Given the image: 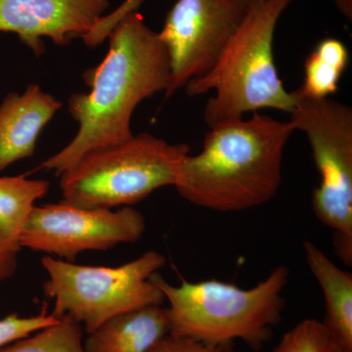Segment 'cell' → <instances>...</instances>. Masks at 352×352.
Masks as SVG:
<instances>
[{"label": "cell", "mask_w": 352, "mask_h": 352, "mask_svg": "<svg viewBox=\"0 0 352 352\" xmlns=\"http://www.w3.org/2000/svg\"><path fill=\"white\" fill-rule=\"evenodd\" d=\"M108 38L107 55L83 74L89 92L69 98V113L78 124L75 138L39 170L60 176L87 153L129 140L136 107L170 87L168 51L138 11L122 18Z\"/></svg>", "instance_id": "6da1fadb"}, {"label": "cell", "mask_w": 352, "mask_h": 352, "mask_svg": "<svg viewBox=\"0 0 352 352\" xmlns=\"http://www.w3.org/2000/svg\"><path fill=\"white\" fill-rule=\"evenodd\" d=\"M203 149L187 155L175 185L184 200L220 212L259 207L276 196L285 147L296 131L254 112L250 119L224 120L210 127Z\"/></svg>", "instance_id": "7a4b0ae2"}, {"label": "cell", "mask_w": 352, "mask_h": 352, "mask_svg": "<svg viewBox=\"0 0 352 352\" xmlns=\"http://www.w3.org/2000/svg\"><path fill=\"white\" fill-rule=\"evenodd\" d=\"M288 266H276L263 281L250 289L206 280L173 286L159 271L151 281L163 292L168 335L214 344L242 340L258 349L272 336L285 308Z\"/></svg>", "instance_id": "3957f363"}, {"label": "cell", "mask_w": 352, "mask_h": 352, "mask_svg": "<svg viewBox=\"0 0 352 352\" xmlns=\"http://www.w3.org/2000/svg\"><path fill=\"white\" fill-rule=\"evenodd\" d=\"M292 1L256 0L212 71L187 83L189 96L214 90L204 111L210 129L261 109L293 110L295 94L284 87L273 56L278 22Z\"/></svg>", "instance_id": "277c9868"}, {"label": "cell", "mask_w": 352, "mask_h": 352, "mask_svg": "<svg viewBox=\"0 0 352 352\" xmlns=\"http://www.w3.org/2000/svg\"><path fill=\"white\" fill-rule=\"evenodd\" d=\"M186 144L139 133L122 144L87 153L60 175L63 201L85 208L131 207L175 186Z\"/></svg>", "instance_id": "5b68a950"}, {"label": "cell", "mask_w": 352, "mask_h": 352, "mask_svg": "<svg viewBox=\"0 0 352 352\" xmlns=\"http://www.w3.org/2000/svg\"><path fill=\"white\" fill-rule=\"evenodd\" d=\"M166 256L148 251L117 266L78 265L44 256L48 279L43 295L54 302L56 318L69 315L83 324L87 333L117 315L150 305H163L164 296L151 276L166 264Z\"/></svg>", "instance_id": "8992f818"}, {"label": "cell", "mask_w": 352, "mask_h": 352, "mask_svg": "<svg viewBox=\"0 0 352 352\" xmlns=\"http://www.w3.org/2000/svg\"><path fill=\"white\" fill-rule=\"evenodd\" d=\"M296 96L291 113L296 131L307 134L320 184L312 208L333 232V247L342 263L352 264V109L331 98Z\"/></svg>", "instance_id": "52a82bcc"}, {"label": "cell", "mask_w": 352, "mask_h": 352, "mask_svg": "<svg viewBox=\"0 0 352 352\" xmlns=\"http://www.w3.org/2000/svg\"><path fill=\"white\" fill-rule=\"evenodd\" d=\"M256 0H177L160 38L170 59V98L212 71Z\"/></svg>", "instance_id": "ba28073f"}, {"label": "cell", "mask_w": 352, "mask_h": 352, "mask_svg": "<svg viewBox=\"0 0 352 352\" xmlns=\"http://www.w3.org/2000/svg\"><path fill=\"white\" fill-rule=\"evenodd\" d=\"M145 230V217L132 207L85 208L62 201L34 208L20 245L74 263L83 252L138 242Z\"/></svg>", "instance_id": "9c48e42d"}, {"label": "cell", "mask_w": 352, "mask_h": 352, "mask_svg": "<svg viewBox=\"0 0 352 352\" xmlns=\"http://www.w3.org/2000/svg\"><path fill=\"white\" fill-rule=\"evenodd\" d=\"M109 6V0H0V32L17 34L39 56L43 38L59 46L85 38Z\"/></svg>", "instance_id": "30bf717a"}, {"label": "cell", "mask_w": 352, "mask_h": 352, "mask_svg": "<svg viewBox=\"0 0 352 352\" xmlns=\"http://www.w3.org/2000/svg\"><path fill=\"white\" fill-rule=\"evenodd\" d=\"M61 107L38 85L7 95L0 105V171L34 154L39 133Z\"/></svg>", "instance_id": "8fae6325"}, {"label": "cell", "mask_w": 352, "mask_h": 352, "mask_svg": "<svg viewBox=\"0 0 352 352\" xmlns=\"http://www.w3.org/2000/svg\"><path fill=\"white\" fill-rule=\"evenodd\" d=\"M303 251L325 300V319L322 323L333 346L352 352L351 273L340 270L311 241L303 243Z\"/></svg>", "instance_id": "7c38bea8"}, {"label": "cell", "mask_w": 352, "mask_h": 352, "mask_svg": "<svg viewBox=\"0 0 352 352\" xmlns=\"http://www.w3.org/2000/svg\"><path fill=\"white\" fill-rule=\"evenodd\" d=\"M168 322L163 305H150L117 315L85 340L87 352H148L164 336Z\"/></svg>", "instance_id": "4fadbf2b"}, {"label": "cell", "mask_w": 352, "mask_h": 352, "mask_svg": "<svg viewBox=\"0 0 352 352\" xmlns=\"http://www.w3.org/2000/svg\"><path fill=\"white\" fill-rule=\"evenodd\" d=\"M46 180L27 175L0 177V249L19 252L20 240L36 201L50 190Z\"/></svg>", "instance_id": "5bb4252c"}, {"label": "cell", "mask_w": 352, "mask_h": 352, "mask_svg": "<svg viewBox=\"0 0 352 352\" xmlns=\"http://www.w3.org/2000/svg\"><path fill=\"white\" fill-rule=\"evenodd\" d=\"M349 61L346 44L335 38L322 39L305 60V78L296 94L303 98H329L339 89Z\"/></svg>", "instance_id": "9a60e30c"}, {"label": "cell", "mask_w": 352, "mask_h": 352, "mask_svg": "<svg viewBox=\"0 0 352 352\" xmlns=\"http://www.w3.org/2000/svg\"><path fill=\"white\" fill-rule=\"evenodd\" d=\"M0 352H87L82 324L69 315L23 339L0 349Z\"/></svg>", "instance_id": "2e32d148"}, {"label": "cell", "mask_w": 352, "mask_h": 352, "mask_svg": "<svg viewBox=\"0 0 352 352\" xmlns=\"http://www.w3.org/2000/svg\"><path fill=\"white\" fill-rule=\"evenodd\" d=\"M333 342L323 323L305 319L285 333L273 352H332Z\"/></svg>", "instance_id": "e0dca14e"}, {"label": "cell", "mask_w": 352, "mask_h": 352, "mask_svg": "<svg viewBox=\"0 0 352 352\" xmlns=\"http://www.w3.org/2000/svg\"><path fill=\"white\" fill-rule=\"evenodd\" d=\"M57 320L54 314L44 311L30 317H22L17 314L7 315L0 319V349L47 327Z\"/></svg>", "instance_id": "ac0fdd59"}, {"label": "cell", "mask_w": 352, "mask_h": 352, "mask_svg": "<svg viewBox=\"0 0 352 352\" xmlns=\"http://www.w3.org/2000/svg\"><path fill=\"white\" fill-rule=\"evenodd\" d=\"M148 352H235L232 344H214L189 338H176L166 335Z\"/></svg>", "instance_id": "d6986e66"}, {"label": "cell", "mask_w": 352, "mask_h": 352, "mask_svg": "<svg viewBox=\"0 0 352 352\" xmlns=\"http://www.w3.org/2000/svg\"><path fill=\"white\" fill-rule=\"evenodd\" d=\"M143 1L144 0H124L112 13L106 14L99 20L98 24H97V31L102 36H109L113 28L119 24L120 21L129 14L136 12Z\"/></svg>", "instance_id": "ffe728a7"}, {"label": "cell", "mask_w": 352, "mask_h": 352, "mask_svg": "<svg viewBox=\"0 0 352 352\" xmlns=\"http://www.w3.org/2000/svg\"><path fill=\"white\" fill-rule=\"evenodd\" d=\"M18 252L0 249V282L15 274L18 268Z\"/></svg>", "instance_id": "44dd1931"}, {"label": "cell", "mask_w": 352, "mask_h": 352, "mask_svg": "<svg viewBox=\"0 0 352 352\" xmlns=\"http://www.w3.org/2000/svg\"><path fill=\"white\" fill-rule=\"evenodd\" d=\"M336 6L347 20H352V0H333Z\"/></svg>", "instance_id": "7402d4cb"}, {"label": "cell", "mask_w": 352, "mask_h": 352, "mask_svg": "<svg viewBox=\"0 0 352 352\" xmlns=\"http://www.w3.org/2000/svg\"><path fill=\"white\" fill-rule=\"evenodd\" d=\"M332 352H349V351H342V349H339V347H336L333 344Z\"/></svg>", "instance_id": "603a6c76"}]
</instances>
